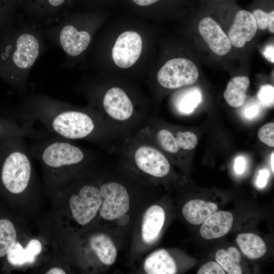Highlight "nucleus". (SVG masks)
Here are the masks:
<instances>
[{"mask_svg":"<svg viewBox=\"0 0 274 274\" xmlns=\"http://www.w3.org/2000/svg\"><path fill=\"white\" fill-rule=\"evenodd\" d=\"M49 47L42 28L18 13L0 39V79L25 94L31 68Z\"/></svg>","mask_w":274,"mask_h":274,"instance_id":"f257e3e1","label":"nucleus"},{"mask_svg":"<svg viewBox=\"0 0 274 274\" xmlns=\"http://www.w3.org/2000/svg\"><path fill=\"white\" fill-rule=\"evenodd\" d=\"M21 108L22 112L40 121L50 132L65 140L88 138L96 128L93 116L88 112L45 94L25 97Z\"/></svg>","mask_w":274,"mask_h":274,"instance_id":"f03ea898","label":"nucleus"},{"mask_svg":"<svg viewBox=\"0 0 274 274\" xmlns=\"http://www.w3.org/2000/svg\"><path fill=\"white\" fill-rule=\"evenodd\" d=\"M24 138H0V184L6 191L18 194L28 186L32 167Z\"/></svg>","mask_w":274,"mask_h":274,"instance_id":"7ed1b4c3","label":"nucleus"},{"mask_svg":"<svg viewBox=\"0 0 274 274\" xmlns=\"http://www.w3.org/2000/svg\"><path fill=\"white\" fill-rule=\"evenodd\" d=\"M79 18L77 15L68 13L55 23L42 28L47 42L64 53L65 60L61 65L63 68L71 67L74 61L86 51L91 42L89 30L81 28Z\"/></svg>","mask_w":274,"mask_h":274,"instance_id":"20e7f679","label":"nucleus"},{"mask_svg":"<svg viewBox=\"0 0 274 274\" xmlns=\"http://www.w3.org/2000/svg\"><path fill=\"white\" fill-rule=\"evenodd\" d=\"M75 0H20V14L33 25L44 28L69 13Z\"/></svg>","mask_w":274,"mask_h":274,"instance_id":"39448f33","label":"nucleus"},{"mask_svg":"<svg viewBox=\"0 0 274 274\" xmlns=\"http://www.w3.org/2000/svg\"><path fill=\"white\" fill-rule=\"evenodd\" d=\"M198 77V70L192 61L176 58L165 63L159 70L157 79L162 87L173 89L192 84Z\"/></svg>","mask_w":274,"mask_h":274,"instance_id":"423d86ee","label":"nucleus"},{"mask_svg":"<svg viewBox=\"0 0 274 274\" xmlns=\"http://www.w3.org/2000/svg\"><path fill=\"white\" fill-rule=\"evenodd\" d=\"M99 190L102 197L99 214L102 218L114 220L128 211L129 196L123 185L116 182L106 183L100 186Z\"/></svg>","mask_w":274,"mask_h":274,"instance_id":"0eeeda50","label":"nucleus"},{"mask_svg":"<svg viewBox=\"0 0 274 274\" xmlns=\"http://www.w3.org/2000/svg\"><path fill=\"white\" fill-rule=\"evenodd\" d=\"M102 201L100 190L91 185H85L80 190L78 195H74L70 199L72 215L79 224L86 225L94 219Z\"/></svg>","mask_w":274,"mask_h":274,"instance_id":"6e6552de","label":"nucleus"},{"mask_svg":"<svg viewBox=\"0 0 274 274\" xmlns=\"http://www.w3.org/2000/svg\"><path fill=\"white\" fill-rule=\"evenodd\" d=\"M142 50L140 35L134 31H126L117 38L112 49V58L118 66L129 68L138 61Z\"/></svg>","mask_w":274,"mask_h":274,"instance_id":"1a4fd4ad","label":"nucleus"},{"mask_svg":"<svg viewBox=\"0 0 274 274\" xmlns=\"http://www.w3.org/2000/svg\"><path fill=\"white\" fill-rule=\"evenodd\" d=\"M35 121V119L23 112L18 115L0 116V138L9 136L28 137L35 139L48 137L49 134L48 132L39 130L34 127Z\"/></svg>","mask_w":274,"mask_h":274,"instance_id":"9d476101","label":"nucleus"},{"mask_svg":"<svg viewBox=\"0 0 274 274\" xmlns=\"http://www.w3.org/2000/svg\"><path fill=\"white\" fill-rule=\"evenodd\" d=\"M134 160L140 170L155 177H163L170 170V164L165 156L150 146L139 147L134 152Z\"/></svg>","mask_w":274,"mask_h":274,"instance_id":"9b49d317","label":"nucleus"},{"mask_svg":"<svg viewBox=\"0 0 274 274\" xmlns=\"http://www.w3.org/2000/svg\"><path fill=\"white\" fill-rule=\"evenodd\" d=\"M102 106L105 111L112 119L125 121L133 112V104L126 93L119 87H112L104 95Z\"/></svg>","mask_w":274,"mask_h":274,"instance_id":"f8f14e48","label":"nucleus"},{"mask_svg":"<svg viewBox=\"0 0 274 274\" xmlns=\"http://www.w3.org/2000/svg\"><path fill=\"white\" fill-rule=\"evenodd\" d=\"M200 34L210 48L216 54L226 55L231 49L228 36L212 18L202 19L198 24Z\"/></svg>","mask_w":274,"mask_h":274,"instance_id":"ddd939ff","label":"nucleus"},{"mask_svg":"<svg viewBox=\"0 0 274 274\" xmlns=\"http://www.w3.org/2000/svg\"><path fill=\"white\" fill-rule=\"evenodd\" d=\"M257 28L252 13L244 10L238 11L228 35L231 45L238 48L243 47L254 38Z\"/></svg>","mask_w":274,"mask_h":274,"instance_id":"4468645a","label":"nucleus"},{"mask_svg":"<svg viewBox=\"0 0 274 274\" xmlns=\"http://www.w3.org/2000/svg\"><path fill=\"white\" fill-rule=\"evenodd\" d=\"M233 221L232 214L228 211H216L203 222L200 228L201 236L207 239L220 238L230 230Z\"/></svg>","mask_w":274,"mask_h":274,"instance_id":"2eb2a0df","label":"nucleus"},{"mask_svg":"<svg viewBox=\"0 0 274 274\" xmlns=\"http://www.w3.org/2000/svg\"><path fill=\"white\" fill-rule=\"evenodd\" d=\"M165 220V212L158 205L152 206L146 211L142 222V237L145 243L150 244L156 239Z\"/></svg>","mask_w":274,"mask_h":274,"instance_id":"dca6fc26","label":"nucleus"},{"mask_svg":"<svg viewBox=\"0 0 274 274\" xmlns=\"http://www.w3.org/2000/svg\"><path fill=\"white\" fill-rule=\"evenodd\" d=\"M144 268L149 274H174L177 271L175 260L164 249L150 254L144 261Z\"/></svg>","mask_w":274,"mask_h":274,"instance_id":"f3484780","label":"nucleus"},{"mask_svg":"<svg viewBox=\"0 0 274 274\" xmlns=\"http://www.w3.org/2000/svg\"><path fill=\"white\" fill-rule=\"evenodd\" d=\"M218 210L217 205L212 202L201 199H192L187 202L182 208L186 220L191 224H201L211 214Z\"/></svg>","mask_w":274,"mask_h":274,"instance_id":"a211bd4d","label":"nucleus"},{"mask_svg":"<svg viewBox=\"0 0 274 274\" xmlns=\"http://www.w3.org/2000/svg\"><path fill=\"white\" fill-rule=\"evenodd\" d=\"M42 250L41 243L36 239L30 240L25 248H23L19 243L16 242L6 257L11 265H21L26 263H33Z\"/></svg>","mask_w":274,"mask_h":274,"instance_id":"6ab92c4d","label":"nucleus"},{"mask_svg":"<svg viewBox=\"0 0 274 274\" xmlns=\"http://www.w3.org/2000/svg\"><path fill=\"white\" fill-rule=\"evenodd\" d=\"M89 242L91 247L103 264L110 265L114 263L117 258V249L109 236L105 234L97 233L90 237Z\"/></svg>","mask_w":274,"mask_h":274,"instance_id":"aec40b11","label":"nucleus"},{"mask_svg":"<svg viewBox=\"0 0 274 274\" xmlns=\"http://www.w3.org/2000/svg\"><path fill=\"white\" fill-rule=\"evenodd\" d=\"M236 243L244 255L251 259L262 257L267 252L264 242L252 233H241L236 237Z\"/></svg>","mask_w":274,"mask_h":274,"instance_id":"412c9836","label":"nucleus"},{"mask_svg":"<svg viewBox=\"0 0 274 274\" xmlns=\"http://www.w3.org/2000/svg\"><path fill=\"white\" fill-rule=\"evenodd\" d=\"M249 84L250 81L247 77H235L231 79L224 93L226 102L233 107H238L243 105Z\"/></svg>","mask_w":274,"mask_h":274,"instance_id":"4be33fe9","label":"nucleus"},{"mask_svg":"<svg viewBox=\"0 0 274 274\" xmlns=\"http://www.w3.org/2000/svg\"><path fill=\"white\" fill-rule=\"evenodd\" d=\"M216 261L228 274H241L243 270L239 264L241 254L238 250L230 247L227 250L219 249L216 253Z\"/></svg>","mask_w":274,"mask_h":274,"instance_id":"5701e85b","label":"nucleus"},{"mask_svg":"<svg viewBox=\"0 0 274 274\" xmlns=\"http://www.w3.org/2000/svg\"><path fill=\"white\" fill-rule=\"evenodd\" d=\"M16 239L17 232L13 223L7 218H1L0 258L7 256Z\"/></svg>","mask_w":274,"mask_h":274,"instance_id":"b1692460","label":"nucleus"},{"mask_svg":"<svg viewBox=\"0 0 274 274\" xmlns=\"http://www.w3.org/2000/svg\"><path fill=\"white\" fill-rule=\"evenodd\" d=\"M20 0H0V39L16 19Z\"/></svg>","mask_w":274,"mask_h":274,"instance_id":"393cba45","label":"nucleus"},{"mask_svg":"<svg viewBox=\"0 0 274 274\" xmlns=\"http://www.w3.org/2000/svg\"><path fill=\"white\" fill-rule=\"evenodd\" d=\"M201 98L200 91L194 89L186 94L179 103V110L185 114L192 112L200 102Z\"/></svg>","mask_w":274,"mask_h":274,"instance_id":"a878e982","label":"nucleus"},{"mask_svg":"<svg viewBox=\"0 0 274 274\" xmlns=\"http://www.w3.org/2000/svg\"><path fill=\"white\" fill-rule=\"evenodd\" d=\"M157 138L159 143L165 151L173 153L179 151L180 147L176 137L169 130L164 129L160 130L157 133Z\"/></svg>","mask_w":274,"mask_h":274,"instance_id":"bb28decb","label":"nucleus"},{"mask_svg":"<svg viewBox=\"0 0 274 274\" xmlns=\"http://www.w3.org/2000/svg\"><path fill=\"white\" fill-rule=\"evenodd\" d=\"M175 137L180 148L184 150L193 149L198 143L196 135L190 131H179Z\"/></svg>","mask_w":274,"mask_h":274,"instance_id":"cd10ccee","label":"nucleus"},{"mask_svg":"<svg viewBox=\"0 0 274 274\" xmlns=\"http://www.w3.org/2000/svg\"><path fill=\"white\" fill-rule=\"evenodd\" d=\"M257 98L260 102L266 107L273 106L274 102V88L266 84L262 85L257 93Z\"/></svg>","mask_w":274,"mask_h":274,"instance_id":"c85d7f7f","label":"nucleus"},{"mask_svg":"<svg viewBox=\"0 0 274 274\" xmlns=\"http://www.w3.org/2000/svg\"><path fill=\"white\" fill-rule=\"evenodd\" d=\"M259 139L264 144L274 147V123H268L263 125L258 131Z\"/></svg>","mask_w":274,"mask_h":274,"instance_id":"c756f323","label":"nucleus"},{"mask_svg":"<svg viewBox=\"0 0 274 274\" xmlns=\"http://www.w3.org/2000/svg\"><path fill=\"white\" fill-rule=\"evenodd\" d=\"M197 274H225L221 266L214 261L209 262L202 265L197 272Z\"/></svg>","mask_w":274,"mask_h":274,"instance_id":"7c9ffc66","label":"nucleus"},{"mask_svg":"<svg viewBox=\"0 0 274 274\" xmlns=\"http://www.w3.org/2000/svg\"><path fill=\"white\" fill-rule=\"evenodd\" d=\"M255 19L257 27L265 30L268 27L269 12L266 13L261 9H256L252 13Z\"/></svg>","mask_w":274,"mask_h":274,"instance_id":"2f4dec72","label":"nucleus"},{"mask_svg":"<svg viewBox=\"0 0 274 274\" xmlns=\"http://www.w3.org/2000/svg\"><path fill=\"white\" fill-rule=\"evenodd\" d=\"M269 175V172L267 169H263L259 170L256 181V184L258 187L263 188L265 186Z\"/></svg>","mask_w":274,"mask_h":274,"instance_id":"473e14b6","label":"nucleus"},{"mask_svg":"<svg viewBox=\"0 0 274 274\" xmlns=\"http://www.w3.org/2000/svg\"><path fill=\"white\" fill-rule=\"evenodd\" d=\"M246 162L244 157H237L234 161V168L237 174H242L245 169Z\"/></svg>","mask_w":274,"mask_h":274,"instance_id":"72a5a7b5","label":"nucleus"},{"mask_svg":"<svg viewBox=\"0 0 274 274\" xmlns=\"http://www.w3.org/2000/svg\"><path fill=\"white\" fill-rule=\"evenodd\" d=\"M264 57L271 63L274 62V47L273 45H268L264 47L263 51Z\"/></svg>","mask_w":274,"mask_h":274,"instance_id":"f704fd0d","label":"nucleus"},{"mask_svg":"<svg viewBox=\"0 0 274 274\" xmlns=\"http://www.w3.org/2000/svg\"><path fill=\"white\" fill-rule=\"evenodd\" d=\"M259 111L258 106L253 105L247 107L244 111L245 116L249 118H252L256 116Z\"/></svg>","mask_w":274,"mask_h":274,"instance_id":"c9c22d12","label":"nucleus"},{"mask_svg":"<svg viewBox=\"0 0 274 274\" xmlns=\"http://www.w3.org/2000/svg\"><path fill=\"white\" fill-rule=\"evenodd\" d=\"M159 0H132L136 5L140 6H147L157 2Z\"/></svg>","mask_w":274,"mask_h":274,"instance_id":"e433bc0d","label":"nucleus"},{"mask_svg":"<svg viewBox=\"0 0 274 274\" xmlns=\"http://www.w3.org/2000/svg\"><path fill=\"white\" fill-rule=\"evenodd\" d=\"M268 28L271 32L272 33L274 32V11L273 10L269 12Z\"/></svg>","mask_w":274,"mask_h":274,"instance_id":"4c0bfd02","label":"nucleus"},{"mask_svg":"<svg viewBox=\"0 0 274 274\" xmlns=\"http://www.w3.org/2000/svg\"><path fill=\"white\" fill-rule=\"evenodd\" d=\"M46 274H65V272L59 267H54L48 270Z\"/></svg>","mask_w":274,"mask_h":274,"instance_id":"58836bf2","label":"nucleus"},{"mask_svg":"<svg viewBox=\"0 0 274 274\" xmlns=\"http://www.w3.org/2000/svg\"><path fill=\"white\" fill-rule=\"evenodd\" d=\"M274 160V153L273 151L271 154L270 156V165H271V168L272 172V173H274V165H273V161Z\"/></svg>","mask_w":274,"mask_h":274,"instance_id":"ea45409f","label":"nucleus"}]
</instances>
